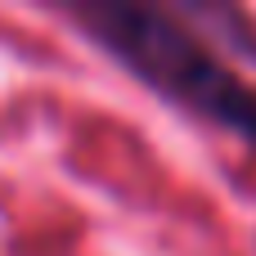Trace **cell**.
Masks as SVG:
<instances>
[{"label":"cell","mask_w":256,"mask_h":256,"mask_svg":"<svg viewBox=\"0 0 256 256\" xmlns=\"http://www.w3.org/2000/svg\"><path fill=\"white\" fill-rule=\"evenodd\" d=\"M54 14L153 99L256 148V81L180 14L176 0H68L54 4Z\"/></svg>","instance_id":"1"},{"label":"cell","mask_w":256,"mask_h":256,"mask_svg":"<svg viewBox=\"0 0 256 256\" xmlns=\"http://www.w3.org/2000/svg\"><path fill=\"white\" fill-rule=\"evenodd\" d=\"M176 4H180V14H184L198 32H207L230 58L256 63V18L248 9H238V4H202V0H176Z\"/></svg>","instance_id":"2"}]
</instances>
